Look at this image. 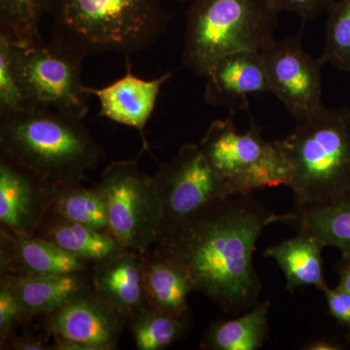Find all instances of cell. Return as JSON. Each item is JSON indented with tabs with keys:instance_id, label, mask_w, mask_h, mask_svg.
<instances>
[{
	"instance_id": "1",
	"label": "cell",
	"mask_w": 350,
	"mask_h": 350,
	"mask_svg": "<svg viewBox=\"0 0 350 350\" xmlns=\"http://www.w3.org/2000/svg\"><path fill=\"white\" fill-rule=\"evenodd\" d=\"M248 196L219 200L192 220L165 232L151 248L174 262L199 292L225 312H246L256 305L262 285L253 253L265 228L287 223Z\"/></svg>"
},
{
	"instance_id": "2",
	"label": "cell",
	"mask_w": 350,
	"mask_h": 350,
	"mask_svg": "<svg viewBox=\"0 0 350 350\" xmlns=\"http://www.w3.org/2000/svg\"><path fill=\"white\" fill-rule=\"evenodd\" d=\"M0 157L59 187L84 180L105 152L83 120L32 107L0 117Z\"/></svg>"
},
{
	"instance_id": "3",
	"label": "cell",
	"mask_w": 350,
	"mask_h": 350,
	"mask_svg": "<svg viewBox=\"0 0 350 350\" xmlns=\"http://www.w3.org/2000/svg\"><path fill=\"white\" fill-rule=\"evenodd\" d=\"M53 40L83 59L94 55H131L165 31L162 0H52Z\"/></svg>"
},
{
	"instance_id": "4",
	"label": "cell",
	"mask_w": 350,
	"mask_h": 350,
	"mask_svg": "<svg viewBox=\"0 0 350 350\" xmlns=\"http://www.w3.org/2000/svg\"><path fill=\"white\" fill-rule=\"evenodd\" d=\"M289 167L296 208L328 204L350 193V110L324 107L276 140Z\"/></svg>"
},
{
	"instance_id": "5",
	"label": "cell",
	"mask_w": 350,
	"mask_h": 350,
	"mask_svg": "<svg viewBox=\"0 0 350 350\" xmlns=\"http://www.w3.org/2000/svg\"><path fill=\"white\" fill-rule=\"evenodd\" d=\"M273 0H192L184 39V66L206 77L219 59L273 42L278 17Z\"/></svg>"
},
{
	"instance_id": "6",
	"label": "cell",
	"mask_w": 350,
	"mask_h": 350,
	"mask_svg": "<svg viewBox=\"0 0 350 350\" xmlns=\"http://www.w3.org/2000/svg\"><path fill=\"white\" fill-rule=\"evenodd\" d=\"M199 145L231 196L289 184V167L278 142L264 139L253 120L243 133L237 131L232 118L215 120Z\"/></svg>"
},
{
	"instance_id": "7",
	"label": "cell",
	"mask_w": 350,
	"mask_h": 350,
	"mask_svg": "<svg viewBox=\"0 0 350 350\" xmlns=\"http://www.w3.org/2000/svg\"><path fill=\"white\" fill-rule=\"evenodd\" d=\"M96 187L105 199L112 236L126 250H150L162 228L153 176L137 161H117L105 167Z\"/></svg>"
},
{
	"instance_id": "8",
	"label": "cell",
	"mask_w": 350,
	"mask_h": 350,
	"mask_svg": "<svg viewBox=\"0 0 350 350\" xmlns=\"http://www.w3.org/2000/svg\"><path fill=\"white\" fill-rule=\"evenodd\" d=\"M83 61L53 39L45 42L41 38L29 45L16 43L18 70L32 105L81 120L89 110L90 96L81 79Z\"/></svg>"
},
{
	"instance_id": "9",
	"label": "cell",
	"mask_w": 350,
	"mask_h": 350,
	"mask_svg": "<svg viewBox=\"0 0 350 350\" xmlns=\"http://www.w3.org/2000/svg\"><path fill=\"white\" fill-rule=\"evenodd\" d=\"M152 176L162 216L160 237L231 196L199 144L182 145L177 155L161 163Z\"/></svg>"
},
{
	"instance_id": "10",
	"label": "cell",
	"mask_w": 350,
	"mask_h": 350,
	"mask_svg": "<svg viewBox=\"0 0 350 350\" xmlns=\"http://www.w3.org/2000/svg\"><path fill=\"white\" fill-rule=\"evenodd\" d=\"M271 93L298 123L324 107L320 57L315 59L301 45V34L273 40L261 51Z\"/></svg>"
},
{
	"instance_id": "11",
	"label": "cell",
	"mask_w": 350,
	"mask_h": 350,
	"mask_svg": "<svg viewBox=\"0 0 350 350\" xmlns=\"http://www.w3.org/2000/svg\"><path fill=\"white\" fill-rule=\"evenodd\" d=\"M53 349L112 350L129 323L128 317L88 286L48 315Z\"/></svg>"
},
{
	"instance_id": "12",
	"label": "cell",
	"mask_w": 350,
	"mask_h": 350,
	"mask_svg": "<svg viewBox=\"0 0 350 350\" xmlns=\"http://www.w3.org/2000/svg\"><path fill=\"white\" fill-rule=\"evenodd\" d=\"M55 187L0 157V225L17 236L31 237L50 211Z\"/></svg>"
},
{
	"instance_id": "13",
	"label": "cell",
	"mask_w": 350,
	"mask_h": 350,
	"mask_svg": "<svg viewBox=\"0 0 350 350\" xmlns=\"http://www.w3.org/2000/svg\"><path fill=\"white\" fill-rule=\"evenodd\" d=\"M172 75L169 71L155 79H144L133 75L126 59V72L122 77L105 87L86 86V91L98 98L100 116L137 130L142 135L144 150H148L145 128L155 110L162 87Z\"/></svg>"
},
{
	"instance_id": "14",
	"label": "cell",
	"mask_w": 350,
	"mask_h": 350,
	"mask_svg": "<svg viewBox=\"0 0 350 350\" xmlns=\"http://www.w3.org/2000/svg\"><path fill=\"white\" fill-rule=\"evenodd\" d=\"M204 100L232 113L248 111V96L271 93L264 61L259 51H241L219 59L206 75Z\"/></svg>"
},
{
	"instance_id": "15",
	"label": "cell",
	"mask_w": 350,
	"mask_h": 350,
	"mask_svg": "<svg viewBox=\"0 0 350 350\" xmlns=\"http://www.w3.org/2000/svg\"><path fill=\"white\" fill-rule=\"evenodd\" d=\"M94 265L39 237L0 229V275L42 276L90 273Z\"/></svg>"
},
{
	"instance_id": "16",
	"label": "cell",
	"mask_w": 350,
	"mask_h": 350,
	"mask_svg": "<svg viewBox=\"0 0 350 350\" xmlns=\"http://www.w3.org/2000/svg\"><path fill=\"white\" fill-rule=\"evenodd\" d=\"M90 287L129 319L149 306L142 276V253L125 250L90 271Z\"/></svg>"
},
{
	"instance_id": "17",
	"label": "cell",
	"mask_w": 350,
	"mask_h": 350,
	"mask_svg": "<svg viewBox=\"0 0 350 350\" xmlns=\"http://www.w3.org/2000/svg\"><path fill=\"white\" fill-rule=\"evenodd\" d=\"M90 273L42 276L1 275L24 308L27 319L56 312L90 285Z\"/></svg>"
},
{
	"instance_id": "18",
	"label": "cell",
	"mask_w": 350,
	"mask_h": 350,
	"mask_svg": "<svg viewBox=\"0 0 350 350\" xmlns=\"http://www.w3.org/2000/svg\"><path fill=\"white\" fill-rule=\"evenodd\" d=\"M34 236L57 244L62 250L91 264H96L125 250L109 232L66 220L48 211Z\"/></svg>"
},
{
	"instance_id": "19",
	"label": "cell",
	"mask_w": 350,
	"mask_h": 350,
	"mask_svg": "<svg viewBox=\"0 0 350 350\" xmlns=\"http://www.w3.org/2000/svg\"><path fill=\"white\" fill-rule=\"evenodd\" d=\"M325 246L310 232L299 231L294 238L269 247L265 251V256L273 258L278 262L291 293L301 286H314L323 292L327 284L321 253Z\"/></svg>"
},
{
	"instance_id": "20",
	"label": "cell",
	"mask_w": 350,
	"mask_h": 350,
	"mask_svg": "<svg viewBox=\"0 0 350 350\" xmlns=\"http://www.w3.org/2000/svg\"><path fill=\"white\" fill-rule=\"evenodd\" d=\"M142 276L152 308L175 317L187 314L188 296L194 291L187 275L177 265L150 250L142 253Z\"/></svg>"
},
{
	"instance_id": "21",
	"label": "cell",
	"mask_w": 350,
	"mask_h": 350,
	"mask_svg": "<svg viewBox=\"0 0 350 350\" xmlns=\"http://www.w3.org/2000/svg\"><path fill=\"white\" fill-rule=\"evenodd\" d=\"M287 223L310 232L326 246L337 247L342 259L350 262V193L328 204L296 208Z\"/></svg>"
},
{
	"instance_id": "22",
	"label": "cell",
	"mask_w": 350,
	"mask_h": 350,
	"mask_svg": "<svg viewBox=\"0 0 350 350\" xmlns=\"http://www.w3.org/2000/svg\"><path fill=\"white\" fill-rule=\"evenodd\" d=\"M269 301L256 304L241 317L209 327L200 347L206 350H257L268 338Z\"/></svg>"
},
{
	"instance_id": "23",
	"label": "cell",
	"mask_w": 350,
	"mask_h": 350,
	"mask_svg": "<svg viewBox=\"0 0 350 350\" xmlns=\"http://www.w3.org/2000/svg\"><path fill=\"white\" fill-rule=\"evenodd\" d=\"M50 211L66 220L111 234L103 196L98 188H88L82 182L55 187Z\"/></svg>"
},
{
	"instance_id": "24",
	"label": "cell",
	"mask_w": 350,
	"mask_h": 350,
	"mask_svg": "<svg viewBox=\"0 0 350 350\" xmlns=\"http://www.w3.org/2000/svg\"><path fill=\"white\" fill-rule=\"evenodd\" d=\"M128 326L138 350H163L183 337L189 320L187 314L175 317L149 306L131 317Z\"/></svg>"
},
{
	"instance_id": "25",
	"label": "cell",
	"mask_w": 350,
	"mask_h": 350,
	"mask_svg": "<svg viewBox=\"0 0 350 350\" xmlns=\"http://www.w3.org/2000/svg\"><path fill=\"white\" fill-rule=\"evenodd\" d=\"M52 0H0V34L19 45L41 38V20L48 15Z\"/></svg>"
},
{
	"instance_id": "26",
	"label": "cell",
	"mask_w": 350,
	"mask_h": 350,
	"mask_svg": "<svg viewBox=\"0 0 350 350\" xmlns=\"http://www.w3.org/2000/svg\"><path fill=\"white\" fill-rule=\"evenodd\" d=\"M327 14L326 44L320 59L350 72V0H333Z\"/></svg>"
},
{
	"instance_id": "27",
	"label": "cell",
	"mask_w": 350,
	"mask_h": 350,
	"mask_svg": "<svg viewBox=\"0 0 350 350\" xmlns=\"http://www.w3.org/2000/svg\"><path fill=\"white\" fill-rule=\"evenodd\" d=\"M32 107L18 70L16 43L0 34V117Z\"/></svg>"
},
{
	"instance_id": "28",
	"label": "cell",
	"mask_w": 350,
	"mask_h": 350,
	"mask_svg": "<svg viewBox=\"0 0 350 350\" xmlns=\"http://www.w3.org/2000/svg\"><path fill=\"white\" fill-rule=\"evenodd\" d=\"M24 308L13 290L0 278V347L15 335L16 329L27 322Z\"/></svg>"
},
{
	"instance_id": "29",
	"label": "cell",
	"mask_w": 350,
	"mask_h": 350,
	"mask_svg": "<svg viewBox=\"0 0 350 350\" xmlns=\"http://www.w3.org/2000/svg\"><path fill=\"white\" fill-rule=\"evenodd\" d=\"M278 12L296 14L304 22L319 17L327 12L333 0H273Z\"/></svg>"
},
{
	"instance_id": "30",
	"label": "cell",
	"mask_w": 350,
	"mask_h": 350,
	"mask_svg": "<svg viewBox=\"0 0 350 350\" xmlns=\"http://www.w3.org/2000/svg\"><path fill=\"white\" fill-rule=\"evenodd\" d=\"M323 293L332 317L347 327L350 334V294L338 285L336 288L327 286Z\"/></svg>"
},
{
	"instance_id": "31",
	"label": "cell",
	"mask_w": 350,
	"mask_h": 350,
	"mask_svg": "<svg viewBox=\"0 0 350 350\" xmlns=\"http://www.w3.org/2000/svg\"><path fill=\"white\" fill-rule=\"evenodd\" d=\"M1 349L48 350L53 349L52 345L48 344L47 338L40 336L29 335V334L21 336L15 334Z\"/></svg>"
},
{
	"instance_id": "32",
	"label": "cell",
	"mask_w": 350,
	"mask_h": 350,
	"mask_svg": "<svg viewBox=\"0 0 350 350\" xmlns=\"http://www.w3.org/2000/svg\"><path fill=\"white\" fill-rule=\"evenodd\" d=\"M338 273L340 278L338 286L350 294V262L342 259L338 267Z\"/></svg>"
},
{
	"instance_id": "33",
	"label": "cell",
	"mask_w": 350,
	"mask_h": 350,
	"mask_svg": "<svg viewBox=\"0 0 350 350\" xmlns=\"http://www.w3.org/2000/svg\"><path fill=\"white\" fill-rule=\"evenodd\" d=\"M301 349L306 350H338L342 349L340 345L336 344V342H332V340H326V338H322V340H313L301 347Z\"/></svg>"
},
{
	"instance_id": "34",
	"label": "cell",
	"mask_w": 350,
	"mask_h": 350,
	"mask_svg": "<svg viewBox=\"0 0 350 350\" xmlns=\"http://www.w3.org/2000/svg\"><path fill=\"white\" fill-rule=\"evenodd\" d=\"M347 340H350V334H349V335H347Z\"/></svg>"
},
{
	"instance_id": "35",
	"label": "cell",
	"mask_w": 350,
	"mask_h": 350,
	"mask_svg": "<svg viewBox=\"0 0 350 350\" xmlns=\"http://www.w3.org/2000/svg\"><path fill=\"white\" fill-rule=\"evenodd\" d=\"M178 1H184V0H178Z\"/></svg>"
},
{
	"instance_id": "36",
	"label": "cell",
	"mask_w": 350,
	"mask_h": 350,
	"mask_svg": "<svg viewBox=\"0 0 350 350\" xmlns=\"http://www.w3.org/2000/svg\"><path fill=\"white\" fill-rule=\"evenodd\" d=\"M349 110H350V108H349Z\"/></svg>"
}]
</instances>
